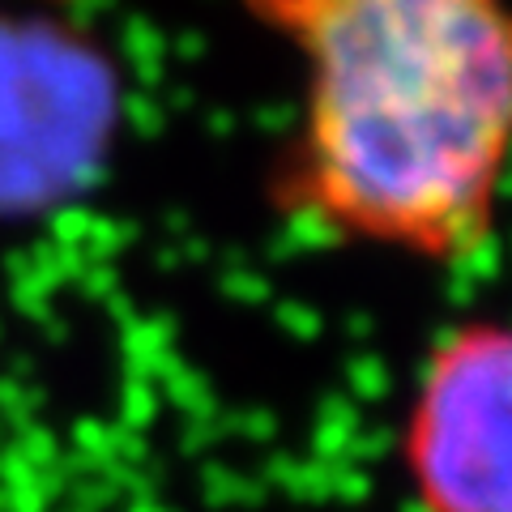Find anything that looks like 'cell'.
Here are the masks:
<instances>
[{"label":"cell","instance_id":"cell-1","mask_svg":"<svg viewBox=\"0 0 512 512\" xmlns=\"http://www.w3.org/2000/svg\"><path fill=\"white\" fill-rule=\"evenodd\" d=\"M303 69L278 201L320 235L457 265L491 244L512 128L504 0H239Z\"/></svg>","mask_w":512,"mask_h":512},{"label":"cell","instance_id":"cell-2","mask_svg":"<svg viewBox=\"0 0 512 512\" xmlns=\"http://www.w3.org/2000/svg\"><path fill=\"white\" fill-rule=\"evenodd\" d=\"M397 457L419 512H512V338L495 316L431 342Z\"/></svg>","mask_w":512,"mask_h":512}]
</instances>
